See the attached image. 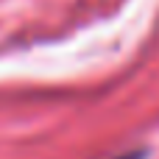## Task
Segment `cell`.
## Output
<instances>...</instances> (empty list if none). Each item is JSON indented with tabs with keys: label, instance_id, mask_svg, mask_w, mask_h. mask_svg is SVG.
<instances>
[{
	"label": "cell",
	"instance_id": "cell-1",
	"mask_svg": "<svg viewBox=\"0 0 159 159\" xmlns=\"http://www.w3.org/2000/svg\"><path fill=\"white\" fill-rule=\"evenodd\" d=\"M126 159H137V157H126Z\"/></svg>",
	"mask_w": 159,
	"mask_h": 159
}]
</instances>
